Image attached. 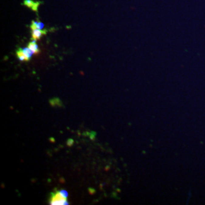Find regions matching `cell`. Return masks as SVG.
<instances>
[{
    "label": "cell",
    "mask_w": 205,
    "mask_h": 205,
    "mask_svg": "<svg viewBox=\"0 0 205 205\" xmlns=\"http://www.w3.org/2000/svg\"><path fill=\"white\" fill-rule=\"evenodd\" d=\"M68 193L64 190L60 191H56L55 194H52L50 203L52 205H63L68 204Z\"/></svg>",
    "instance_id": "obj_1"
},
{
    "label": "cell",
    "mask_w": 205,
    "mask_h": 205,
    "mask_svg": "<svg viewBox=\"0 0 205 205\" xmlns=\"http://www.w3.org/2000/svg\"><path fill=\"white\" fill-rule=\"evenodd\" d=\"M46 33V30H40V29H33V30H31V35H32V38L34 40H37V39H39L41 38V36L43 35H45Z\"/></svg>",
    "instance_id": "obj_2"
},
{
    "label": "cell",
    "mask_w": 205,
    "mask_h": 205,
    "mask_svg": "<svg viewBox=\"0 0 205 205\" xmlns=\"http://www.w3.org/2000/svg\"><path fill=\"white\" fill-rule=\"evenodd\" d=\"M23 4L25 6H27V7L31 8L35 12H37V8L39 6V2H35L32 1V0H24Z\"/></svg>",
    "instance_id": "obj_3"
},
{
    "label": "cell",
    "mask_w": 205,
    "mask_h": 205,
    "mask_svg": "<svg viewBox=\"0 0 205 205\" xmlns=\"http://www.w3.org/2000/svg\"><path fill=\"white\" fill-rule=\"evenodd\" d=\"M36 40H34V39H33V41L30 42L28 44L29 49H30V50H31L32 52H33V54H38V53H39V47H38V45L36 44Z\"/></svg>",
    "instance_id": "obj_4"
},
{
    "label": "cell",
    "mask_w": 205,
    "mask_h": 205,
    "mask_svg": "<svg viewBox=\"0 0 205 205\" xmlns=\"http://www.w3.org/2000/svg\"><path fill=\"white\" fill-rule=\"evenodd\" d=\"M30 27L31 30H33V29H40V30H43L44 27V24L42 22H37V21H33L31 22Z\"/></svg>",
    "instance_id": "obj_5"
},
{
    "label": "cell",
    "mask_w": 205,
    "mask_h": 205,
    "mask_svg": "<svg viewBox=\"0 0 205 205\" xmlns=\"http://www.w3.org/2000/svg\"><path fill=\"white\" fill-rule=\"evenodd\" d=\"M22 51L24 53V56H25L26 61H29L30 59V58L32 57V55L33 54V52L29 49V47H26V48H23Z\"/></svg>",
    "instance_id": "obj_6"
},
{
    "label": "cell",
    "mask_w": 205,
    "mask_h": 205,
    "mask_svg": "<svg viewBox=\"0 0 205 205\" xmlns=\"http://www.w3.org/2000/svg\"><path fill=\"white\" fill-rule=\"evenodd\" d=\"M16 55H17V56H18V59H19L20 61H22V62L23 61H26L25 56H24V53H23L22 49H19L18 50H17Z\"/></svg>",
    "instance_id": "obj_7"
},
{
    "label": "cell",
    "mask_w": 205,
    "mask_h": 205,
    "mask_svg": "<svg viewBox=\"0 0 205 205\" xmlns=\"http://www.w3.org/2000/svg\"><path fill=\"white\" fill-rule=\"evenodd\" d=\"M73 143H74V141H73L72 139H70L68 140V142H67V144H68V146H71L73 144Z\"/></svg>",
    "instance_id": "obj_8"
}]
</instances>
